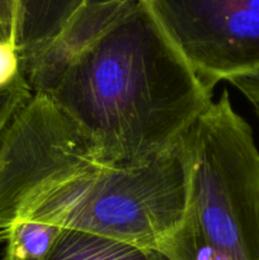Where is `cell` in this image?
Here are the masks:
<instances>
[{
    "label": "cell",
    "instance_id": "52a82bcc",
    "mask_svg": "<svg viewBox=\"0 0 259 260\" xmlns=\"http://www.w3.org/2000/svg\"><path fill=\"white\" fill-rule=\"evenodd\" d=\"M61 229L32 220H15L5 234L3 260H46Z\"/></svg>",
    "mask_w": 259,
    "mask_h": 260
},
{
    "label": "cell",
    "instance_id": "30bf717a",
    "mask_svg": "<svg viewBox=\"0 0 259 260\" xmlns=\"http://www.w3.org/2000/svg\"><path fill=\"white\" fill-rule=\"evenodd\" d=\"M229 83H231L236 89H239V91L254 107L255 113H259V70L248 74V75L231 79Z\"/></svg>",
    "mask_w": 259,
    "mask_h": 260
},
{
    "label": "cell",
    "instance_id": "277c9868",
    "mask_svg": "<svg viewBox=\"0 0 259 260\" xmlns=\"http://www.w3.org/2000/svg\"><path fill=\"white\" fill-rule=\"evenodd\" d=\"M141 2L208 93L259 70V0Z\"/></svg>",
    "mask_w": 259,
    "mask_h": 260
},
{
    "label": "cell",
    "instance_id": "8fae6325",
    "mask_svg": "<svg viewBox=\"0 0 259 260\" xmlns=\"http://www.w3.org/2000/svg\"><path fill=\"white\" fill-rule=\"evenodd\" d=\"M24 0H0V23L14 35L18 17Z\"/></svg>",
    "mask_w": 259,
    "mask_h": 260
},
{
    "label": "cell",
    "instance_id": "5b68a950",
    "mask_svg": "<svg viewBox=\"0 0 259 260\" xmlns=\"http://www.w3.org/2000/svg\"><path fill=\"white\" fill-rule=\"evenodd\" d=\"M86 0H24L15 29V45L24 71L73 24Z\"/></svg>",
    "mask_w": 259,
    "mask_h": 260
},
{
    "label": "cell",
    "instance_id": "9c48e42d",
    "mask_svg": "<svg viewBox=\"0 0 259 260\" xmlns=\"http://www.w3.org/2000/svg\"><path fill=\"white\" fill-rule=\"evenodd\" d=\"M33 93L27 81L9 89L0 90V136L13 117L32 98Z\"/></svg>",
    "mask_w": 259,
    "mask_h": 260
},
{
    "label": "cell",
    "instance_id": "5bb4252c",
    "mask_svg": "<svg viewBox=\"0 0 259 260\" xmlns=\"http://www.w3.org/2000/svg\"><path fill=\"white\" fill-rule=\"evenodd\" d=\"M256 116H258V118H259V113H256Z\"/></svg>",
    "mask_w": 259,
    "mask_h": 260
},
{
    "label": "cell",
    "instance_id": "7c38bea8",
    "mask_svg": "<svg viewBox=\"0 0 259 260\" xmlns=\"http://www.w3.org/2000/svg\"><path fill=\"white\" fill-rule=\"evenodd\" d=\"M140 0H86L85 8L94 9H106V8H124L135 4ZM84 8V9H85Z\"/></svg>",
    "mask_w": 259,
    "mask_h": 260
},
{
    "label": "cell",
    "instance_id": "6da1fadb",
    "mask_svg": "<svg viewBox=\"0 0 259 260\" xmlns=\"http://www.w3.org/2000/svg\"><path fill=\"white\" fill-rule=\"evenodd\" d=\"M189 190L185 140L136 168L102 164L46 94H33L0 136V243L15 220L161 248Z\"/></svg>",
    "mask_w": 259,
    "mask_h": 260
},
{
    "label": "cell",
    "instance_id": "7a4b0ae2",
    "mask_svg": "<svg viewBox=\"0 0 259 260\" xmlns=\"http://www.w3.org/2000/svg\"><path fill=\"white\" fill-rule=\"evenodd\" d=\"M45 94L112 168L149 162L212 103L141 0L76 53Z\"/></svg>",
    "mask_w": 259,
    "mask_h": 260
},
{
    "label": "cell",
    "instance_id": "4fadbf2b",
    "mask_svg": "<svg viewBox=\"0 0 259 260\" xmlns=\"http://www.w3.org/2000/svg\"><path fill=\"white\" fill-rule=\"evenodd\" d=\"M0 37H2V38H9V40H13L15 42L13 33L10 32L9 29H7V28H5L4 25L2 24V23H0ZM15 46H17V45H15Z\"/></svg>",
    "mask_w": 259,
    "mask_h": 260
},
{
    "label": "cell",
    "instance_id": "ba28073f",
    "mask_svg": "<svg viewBox=\"0 0 259 260\" xmlns=\"http://www.w3.org/2000/svg\"><path fill=\"white\" fill-rule=\"evenodd\" d=\"M22 61L15 42L0 37V90L24 83Z\"/></svg>",
    "mask_w": 259,
    "mask_h": 260
},
{
    "label": "cell",
    "instance_id": "8992f818",
    "mask_svg": "<svg viewBox=\"0 0 259 260\" xmlns=\"http://www.w3.org/2000/svg\"><path fill=\"white\" fill-rule=\"evenodd\" d=\"M46 260H172L164 251L61 229Z\"/></svg>",
    "mask_w": 259,
    "mask_h": 260
},
{
    "label": "cell",
    "instance_id": "3957f363",
    "mask_svg": "<svg viewBox=\"0 0 259 260\" xmlns=\"http://www.w3.org/2000/svg\"><path fill=\"white\" fill-rule=\"evenodd\" d=\"M189 190L172 260H259V149L250 124L220 98L185 132Z\"/></svg>",
    "mask_w": 259,
    "mask_h": 260
}]
</instances>
